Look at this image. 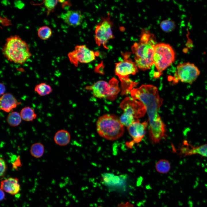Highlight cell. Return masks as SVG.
Listing matches in <instances>:
<instances>
[{"label": "cell", "instance_id": "obj_6", "mask_svg": "<svg viewBox=\"0 0 207 207\" xmlns=\"http://www.w3.org/2000/svg\"><path fill=\"white\" fill-rule=\"evenodd\" d=\"M124 111L120 121L124 126L128 127L139 118L143 117L146 112V108L140 101L129 97H126L120 104Z\"/></svg>", "mask_w": 207, "mask_h": 207}, {"label": "cell", "instance_id": "obj_7", "mask_svg": "<svg viewBox=\"0 0 207 207\" xmlns=\"http://www.w3.org/2000/svg\"><path fill=\"white\" fill-rule=\"evenodd\" d=\"M175 53L169 44L163 43H157L155 46L153 56L154 63L157 72L154 73L155 78H158L162 72L174 62Z\"/></svg>", "mask_w": 207, "mask_h": 207}, {"label": "cell", "instance_id": "obj_16", "mask_svg": "<svg viewBox=\"0 0 207 207\" xmlns=\"http://www.w3.org/2000/svg\"><path fill=\"white\" fill-rule=\"evenodd\" d=\"M20 189L19 180L17 178L10 177L1 182V189L11 195L17 194Z\"/></svg>", "mask_w": 207, "mask_h": 207}, {"label": "cell", "instance_id": "obj_10", "mask_svg": "<svg viewBox=\"0 0 207 207\" xmlns=\"http://www.w3.org/2000/svg\"><path fill=\"white\" fill-rule=\"evenodd\" d=\"M112 23L108 17L103 18L96 26L95 39L99 46L102 45L107 48L106 44L108 41L114 37L112 31Z\"/></svg>", "mask_w": 207, "mask_h": 207}, {"label": "cell", "instance_id": "obj_27", "mask_svg": "<svg viewBox=\"0 0 207 207\" xmlns=\"http://www.w3.org/2000/svg\"><path fill=\"white\" fill-rule=\"evenodd\" d=\"M117 207H134L133 204L129 202L121 203L118 205Z\"/></svg>", "mask_w": 207, "mask_h": 207}, {"label": "cell", "instance_id": "obj_11", "mask_svg": "<svg viewBox=\"0 0 207 207\" xmlns=\"http://www.w3.org/2000/svg\"><path fill=\"white\" fill-rule=\"evenodd\" d=\"M68 56L70 62L76 66L79 63H88L92 62L95 60L96 54L85 45H80L76 46Z\"/></svg>", "mask_w": 207, "mask_h": 207}, {"label": "cell", "instance_id": "obj_1", "mask_svg": "<svg viewBox=\"0 0 207 207\" xmlns=\"http://www.w3.org/2000/svg\"><path fill=\"white\" fill-rule=\"evenodd\" d=\"M132 97L141 102L145 106L150 124V136L152 142L159 143L166 136V126L158 114L163 100L159 96L157 88L145 85L133 89L130 92Z\"/></svg>", "mask_w": 207, "mask_h": 207}, {"label": "cell", "instance_id": "obj_19", "mask_svg": "<svg viewBox=\"0 0 207 207\" xmlns=\"http://www.w3.org/2000/svg\"><path fill=\"white\" fill-rule=\"evenodd\" d=\"M44 152V147L43 145L40 142L36 143L31 146L30 152L31 155L36 158L41 157Z\"/></svg>", "mask_w": 207, "mask_h": 207}, {"label": "cell", "instance_id": "obj_18", "mask_svg": "<svg viewBox=\"0 0 207 207\" xmlns=\"http://www.w3.org/2000/svg\"><path fill=\"white\" fill-rule=\"evenodd\" d=\"M22 119L26 121H32L37 117L34 110L30 107L23 108L20 113Z\"/></svg>", "mask_w": 207, "mask_h": 207}, {"label": "cell", "instance_id": "obj_26", "mask_svg": "<svg viewBox=\"0 0 207 207\" xmlns=\"http://www.w3.org/2000/svg\"><path fill=\"white\" fill-rule=\"evenodd\" d=\"M0 176L3 177L6 170L7 166L3 158L1 157L0 158Z\"/></svg>", "mask_w": 207, "mask_h": 207}, {"label": "cell", "instance_id": "obj_17", "mask_svg": "<svg viewBox=\"0 0 207 207\" xmlns=\"http://www.w3.org/2000/svg\"><path fill=\"white\" fill-rule=\"evenodd\" d=\"M70 135L67 131L61 129L57 131L54 137L55 143L57 145L64 146L67 145L70 142Z\"/></svg>", "mask_w": 207, "mask_h": 207}, {"label": "cell", "instance_id": "obj_23", "mask_svg": "<svg viewBox=\"0 0 207 207\" xmlns=\"http://www.w3.org/2000/svg\"><path fill=\"white\" fill-rule=\"evenodd\" d=\"M37 34L40 39L43 40H46L51 37L52 34V31L49 26H43L39 28Z\"/></svg>", "mask_w": 207, "mask_h": 207}, {"label": "cell", "instance_id": "obj_12", "mask_svg": "<svg viewBox=\"0 0 207 207\" xmlns=\"http://www.w3.org/2000/svg\"><path fill=\"white\" fill-rule=\"evenodd\" d=\"M148 122L145 121L141 122L137 119L127 127L128 132L133 139V140L127 143V145L131 148L135 143L140 142L144 137L146 133V129Z\"/></svg>", "mask_w": 207, "mask_h": 207}, {"label": "cell", "instance_id": "obj_20", "mask_svg": "<svg viewBox=\"0 0 207 207\" xmlns=\"http://www.w3.org/2000/svg\"><path fill=\"white\" fill-rule=\"evenodd\" d=\"M22 118L20 113L16 112H10L7 116L6 120L11 126H16L19 125L22 121Z\"/></svg>", "mask_w": 207, "mask_h": 207}, {"label": "cell", "instance_id": "obj_9", "mask_svg": "<svg viewBox=\"0 0 207 207\" xmlns=\"http://www.w3.org/2000/svg\"><path fill=\"white\" fill-rule=\"evenodd\" d=\"M118 83L116 79L113 78L109 83L103 80H99L87 88L92 91L93 95L96 97L114 98L120 91Z\"/></svg>", "mask_w": 207, "mask_h": 207}, {"label": "cell", "instance_id": "obj_29", "mask_svg": "<svg viewBox=\"0 0 207 207\" xmlns=\"http://www.w3.org/2000/svg\"><path fill=\"white\" fill-rule=\"evenodd\" d=\"M5 198V194L3 190L0 189V200H2Z\"/></svg>", "mask_w": 207, "mask_h": 207}, {"label": "cell", "instance_id": "obj_15", "mask_svg": "<svg viewBox=\"0 0 207 207\" xmlns=\"http://www.w3.org/2000/svg\"><path fill=\"white\" fill-rule=\"evenodd\" d=\"M12 94L7 93L2 95L0 99V109L9 112L21 104Z\"/></svg>", "mask_w": 207, "mask_h": 207}, {"label": "cell", "instance_id": "obj_25", "mask_svg": "<svg viewBox=\"0 0 207 207\" xmlns=\"http://www.w3.org/2000/svg\"><path fill=\"white\" fill-rule=\"evenodd\" d=\"M58 1L57 0H45L44 1V5L47 9V14H48L53 11L57 5Z\"/></svg>", "mask_w": 207, "mask_h": 207}, {"label": "cell", "instance_id": "obj_2", "mask_svg": "<svg viewBox=\"0 0 207 207\" xmlns=\"http://www.w3.org/2000/svg\"><path fill=\"white\" fill-rule=\"evenodd\" d=\"M138 42H135L131 47L135 55V62L140 69L145 71L150 69L154 64L153 56L156 43L154 34L149 30L143 29Z\"/></svg>", "mask_w": 207, "mask_h": 207}, {"label": "cell", "instance_id": "obj_4", "mask_svg": "<svg viewBox=\"0 0 207 207\" xmlns=\"http://www.w3.org/2000/svg\"><path fill=\"white\" fill-rule=\"evenodd\" d=\"M96 131L99 136L110 141L116 140L123 135L124 126L115 115L106 114L100 116L96 124Z\"/></svg>", "mask_w": 207, "mask_h": 207}, {"label": "cell", "instance_id": "obj_24", "mask_svg": "<svg viewBox=\"0 0 207 207\" xmlns=\"http://www.w3.org/2000/svg\"><path fill=\"white\" fill-rule=\"evenodd\" d=\"M160 26L161 28L166 32L171 31L175 27V22L173 21L169 20H166L162 21Z\"/></svg>", "mask_w": 207, "mask_h": 207}, {"label": "cell", "instance_id": "obj_13", "mask_svg": "<svg viewBox=\"0 0 207 207\" xmlns=\"http://www.w3.org/2000/svg\"><path fill=\"white\" fill-rule=\"evenodd\" d=\"M179 154L183 157L198 155L207 158V144L194 146L184 140L177 150Z\"/></svg>", "mask_w": 207, "mask_h": 207}, {"label": "cell", "instance_id": "obj_8", "mask_svg": "<svg viewBox=\"0 0 207 207\" xmlns=\"http://www.w3.org/2000/svg\"><path fill=\"white\" fill-rule=\"evenodd\" d=\"M200 74V70L193 64L189 62L180 63L177 67L172 80L175 83L180 81L191 84L196 80Z\"/></svg>", "mask_w": 207, "mask_h": 207}, {"label": "cell", "instance_id": "obj_28", "mask_svg": "<svg viewBox=\"0 0 207 207\" xmlns=\"http://www.w3.org/2000/svg\"><path fill=\"white\" fill-rule=\"evenodd\" d=\"M0 94L3 95L4 93L5 90V85L2 83H0Z\"/></svg>", "mask_w": 207, "mask_h": 207}, {"label": "cell", "instance_id": "obj_5", "mask_svg": "<svg viewBox=\"0 0 207 207\" xmlns=\"http://www.w3.org/2000/svg\"><path fill=\"white\" fill-rule=\"evenodd\" d=\"M124 59L115 63V73L121 83L122 94L127 95L135 87L137 83L130 79L131 74H135L138 71L137 66L127 55H124Z\"/></svg>", "mask_w": 207, "mask_h": 207}, {"label": "cell", "instance_id": "obj_22", "mask_svg": "<svg viewBox=\"0 0 207 207\" xmlns=\"http://www.w3.org/2000/svg\"><path fill=\"white\" fill-rule=\"evenodd\" d=\"M171 166L168 161L165 159L159 160L155 166L156 170L159 172L165 174L168 172L170 170Z\"/></svg>", "mask_w": 207, "mask_h": 207}, {"label": "cell", "instance_id": "obj_3", "mask_svg": "<svg viewBox=\"0 0 207 207\" xmlns=\"http://www.w3.org/2000/svg\"><path fill=\"white\" fill-rule=\"evenodd\" d=\"M2 51L8 60L19 64L25 63L32 56L28 45L18 35L11 36L6 39Z\"/></svg>", "mask_w": 207, "mask_h": 207}, {"label": "cell", "instance_id": "obj_14", "mask_svg": "<svg viewBox=\"0 0 207 207\" xmlns=\"http://www.w3.org/2000/svg\"><path fill=\"white\" fill-rule=\"evenodd\" d=\"M60 17L65 23L73 27L80 25L83 18L81 12L79 10H68L62 14Z\"/></svg>", "mask_w": 207, "mask_h": 207}, {"label": "cell", "instance_id": "obj_21", "mask_svg": "<svg viewBox=\"0 0 207 207\" xmlns=\"http://www.w3.org/2000/svg\"><path fill=\"white\" fill-rule=\"evenodd\" d=\"M34 90L41 96H45L50 94L52 91L51 87L45 83H42L36 85Z\"/></svg>", "mask_w": 207, "mask_h": 207}]
</instances>
